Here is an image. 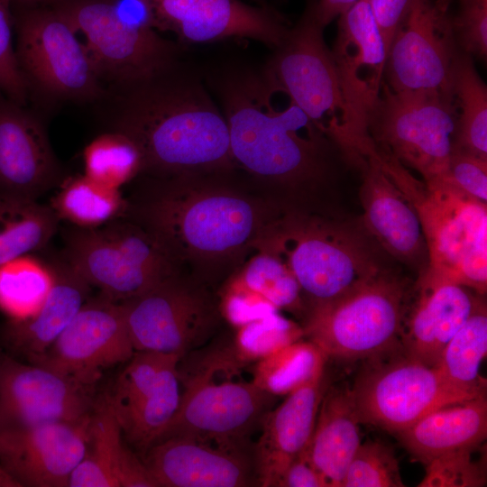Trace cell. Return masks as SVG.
Returning a JSON list of instances; mask_svg holds the SVG:
<instances>
[{
	"label": "cell",
	"mask_w": 487,
	"mask_h": 487,
	"mask_svg": "<svg viewBox=\"0 0 487 487\" xmlns=\"http://www.w3.org/2000/svg\"><path fill=\"white\" fill-rule=\"evenodd\" d=\"M113 87L111 130L136 144L142 171L168 179L236 166L223 112L200 79L178 61L150 77Z\"/></svg>",
	"instance_id": "cell-1"
},
{
	"label": "cell",
	"mask_w": 487,
	"mask_h": 487,
	"mask_svg": "<svg viewBox=\"0 0 487 487\" xmlns=\"http://www.w3.org/2000/svg\"><path fill=\"white\" fill-rule=\"evenodd\" d=\"M216 89L236 166L290 186L325 176L329 148L336 146L288 96L280 106V91L262 70L226 73Z\"/></svg>",
	"instance_id": "cell-2"
},
{
	"label": "cell",
	"mask_w": 487,
	"mask_h": 487,
	"mask_svg": "<svg viewBox=\"0 0 487 487\" xmlns=\"http://www.w3.org/2000/svg\"><path fill=\"white\" fill-rule=\"evenodd\" d=\"M133 208L136 223L150 232L179 265L232 262L256 247L278 216L265 205L223 187L168 178Z\"/></svg>",
	"instance_id": "cell-3"
},
{
	"label": "cell",
	"mask_w": 487,
	"mask_h": 487,
	"mask_svg": "<svg viewBox=\"0 0 487 487\" xmlns=\"http://www.w3.org/2000/svg\"><path fill=\"white\" fill-rule=\"evenodd\" d=\"M386 174L414 207L427 250L426 272L436 280L487 289V205L449 179L424 181L392 157L375 151Z\"/></svg>",
	"instance_id": "cell-4"
},
{
	"label": "cell",
	"mask_w": 487,
	"mask_h": 487,
	"mask_svg": "<svg viewBox=\"0 0 487 487\" xmlns=\"http://www.w3.org/2000/svg\"><path fill=\"white\" fill-rule=\"evenodd\" d=\"M367 234L345 222L289 212L276 216L256 250L283 260L308 310L348 294L384 268Z\"/></svg>",
	"instance_id": "cell-5"
},
{
	"label": "cell",
	"mask_w": 487,
	"mask_h": 487,
	"mask_svg": "<svg viewBox=\"0 0 487 487\" xmlns=\"http://www.w3.org/2000/svg\"><path fill=\"white\" fill-rule=\"evenodd\" d=\"M315 4L289 32L262 69L269 81L297 105L359 167L372 146L359 132L345 99Z\"/></svg>",
	"instance_id": "cell-6"
},
{
	"label": "cell",
	"mask_w": 487,
	"mask_h": 487,
	"mask_svg": "<svg viewBox=\"0 0 487 487\" xmlns=\"http://www.w3.org/2000/svg\"><path fill=\"white\" fill-rule=\"evenodd\" d=\"M409 281L388 268L348 294L308 308L304 337L327 358L372 360L400 351Z\"/></svg>",
	"instance_id": "cell-7"
},
{
	"label": "cell",
	"mask_w": 487,
	"mask_h": 487,
	"mask_svg": "<svg viewBox=\"0 0 487 487\" xmlns=\"http://www.w3.org/2000/svg\"><path fill=\"white\" fill-rule=\"evenodd\" d=\"M14 6L15 55L30 96L76 102L106 96L86 45L65 16L51 5Z\"/></svg>",
	"instance_id": "cell-8"
},
{
	"label": "cell",
	"mask_w": 487,
	"mask_h": 487,
	"mask_svg": "<svg viewBox=\"0 0 487 487\" xmlns=\"http://www.w3.org/2000/svg\"><path fill=\"white\" fill-rule=\"evenodd\" d=\"M62 257L108 299L124 302L179 272V264L138 223L118 218L96 228L73 227Z\"/></svg>",
	"instance_id": "cell-9"
},
{
	"label": "cell",
	"mask_w": 487,
	"mask_h": 487,
	"mask_svg": "<svg viewBox=\"0 0 487 487\" xmlns=\"http://www.w3.org/2000/svg\"><path fill=\"white\" fill-rule=\"evenodd\" d=\"M456 124L453 96L394 92L383 83L367 133L376 151L427 181L448 176Z\"/></svg>",
	"instance_id": "cell-10"
},
{
	"label": "cell",
	"mask_w": 487,
	"mask_h": 487,
	"mask_svg": "<svg viewBox=\"0 0 487 487\" xmlns=\"http://www.w3.org/2000/svg\"><path fill=\"white\" fill-rule=\"evenodd\" d=\"M351 390L362 424L396 434L440 407L475 398L450 384L436 366L400 351L368 360Z\"/></svg>",
	"instance_id": "cell-11"
},
{
	"label": "cell",
	"mask_w": 487,
	"mask_h": 487,
	"mask_svg": "<svg viewBox=\"0 0 487 487\" xmlns=\"http://www.w3.org/2000/svg\"><path fill=\"white\" fill-rule=\"evenodd\" d=\"M52 5L86 39L105 82L119 86L154 75L176 63L178 46L156 29L122 16L110 0H54Z\"/></svg>",
	"instance_id": "cell-12"
},
{
	"label": "cell",
	"mask_w": 487,
	"mask_h": 487,
	"mask_svg": "<svg viewBox=\"0 0 487 487\" xmlns=\"http://www.w3.org/2000/svg\"><path fill=\"white\" fill-rule=\"evenodd\" d=\"M123 303L134 351L182 357L212 336L221 316L207 289L179 272Z\"/></svg>",
	"instance_id": "cell-13"
},
{
	"label": "cell",
	"mask_w": 487,
	"mask_h": 487,
	"mask_svg": "<svg viewBox=\"0 0 487 487\" xmlns=\"http://www.w3.org/2000/svg\"><path fill=\"white\" fill-rule=\"evenodd\" d=\"M180 380L185 390L178 410L157 441L183 436L246 449L249 436L276 398L252 381L217 382L201 372Z\"/></svg>",
	"instance_id": "cell-14"
},
{
	"label": "cell",
	"mask_w": 487,
	"mask_h": 487,
	"mask_svg": "<svg viewBox=\"0 0 487 487\" xmlns=\"http://www.w3.org/2000/svg\"><path fill=\"white\" fill-rule=\"evenodd\" d=\"M459 51L447 12L435 0H413L391 42L383 83L394 92L452 96V70Z\"/></svg>",
	"instance_id": "cell-15"
},
{
	"label": "cell",
	"mask_w": 487,
	"mask_h": 487,
	"mask_svg": "<svg viewBox=\"0 0 487 487\" xmlns=\"http://www.w3.org/2000/svg\"><path fill=\"white\" fill-rule=\"evenodd\" d=\"M134 353L123 302L89 298L50 348L32 363L95 387L104 372Z\"/></svg>",
	"instance_id": "cell-16"
},
{
	"label": "cell",
	"mask_w": 487,
	"mask_h": 487,
	"mask_svg": "<svg viewBox=\"0 0 487 487\" xmlns=\"http://www.w3.org/2000/svg\"><path fill=\"white\" fill-rule=\"evenodd\" d=\"M95 387L0 353V430L89 417Z\"/></svg>",
	"instance_id": "cell-17"
},
{
	"label": "cell",
	"mask_w": 487,
	"mask_h": 487,
	"mask_svg": "<svg viewBox=\"0 0 487 487\" xmlns=\"http://www.w3.org/2000/svg\"><path fill=\"white\" fill-rule=\"evenodd\" d=\"M91 415L0 430V465L21 487H69L87 451Z\"/></svg>",
	"instance_id": "cell-18"
},
{
	"label": "cell",
	"mask_w": 487,
	"mask_h": 487,
	"mask_svg": "<svg viewBox=\"0 0 487 487\" xmlns=\"http://www.w3.org/2000/svg\"><path fill=\"white\" fill-rule=\"evenodd\" d=\"M157 31L188 43L247 38L276 49L289 27L271 10L241 0H152Z\"/></svg>",
	"instance_id": "cell-19"
},
{
	"label": "cell",
	"mask_w": 487,
	"mask_h": 487,
	"mask_svg": "<svg viewBox=\"0 0 487 487\" xmlns=\"http://www.w3.org/2000/svg\"><path fill=\"white\" fill-rule=\"evenodd\" d=\"M338 18L331 50L334 65L356 126L364 138L370 139L367 122L384 81V41L369 0H359Z\"/></svg>",
	"instance_id": "cell-20"
},
{
	"label": "cell",
	"mask_w": 487,
	"mask_h": 487,
	"mask_svg": "<svg viewBox=\"0 0 487 487\" xmlns=\"http://www.w3.org/2000/svg\"><path fill=\"white\" fill-rule=\"evenodd\" d=\"M143 460L156 487H245L257 483L253 455L183 436L152 444Z\"/></svg>",
	"instance_id": "cell-21"
},
{
	"label": "cell",
	"mask_w": 487,
	"mask_h": 487,
	"mask_svg": "<svg viewBox=\"0 0 487 487\" xmlns=\"http://www.w3.org/2000/svg\"><path fill=\"white\" fill-rule=\"evenodd\" d=\"M0 92V193L32 199L60 183V165L40 117Z\"/></svg>",
	"instance_id": "cell-22"
},
{
	"label": "cell",
	"mask_w": 487,
	"mask_h": 487,
	"mask_svg": "<svg viewBox=\"0 0 487 487\" xmlns=\"http://www.w3.org/2000/svg\"><path fill=\"white\" fill-rule=\"evenodd\" d=\"M473 292L467 287L436 280L424 270L420 271L403 314L400 352L436 366L445 346L482 297Z\"/></svg>",
	"instance_id": "cell-23"
},
{
	"label": "cell",
	"mask_w": 487,
	"mask_h": 487,
	"mask_svg": "<svg viewBox=\"0 0 487 487\" xmlns=\"http://www.w3.org/2000/svg\"><path fill=\"white\" fill-rule=\"evenodd\" d=\"M359 169L364 229L389 254L422 271L427 250L414 207L382 170L374 148Z\"/></svg>",
	"instance_id": "cell-24"
},
{
	"label": "cell",
	"mask_w": 487,
	"mask_h": 487,
	"mask_svg": "<svg viewBox=\"0 0 487 487\" xmlns=\"http://www.w3.org/2000/svg\"><path fill=\"white\" fill-rule=\"evenodd\" d=\"M325 375L288 394L262 419V433L253 448L259 486L277 487L289 464L308 448L328 385Z\"/></svg>",
	"instance_id": "cell-25"
},
{
	"label": "cell",
	"mask_w": 487,
	"mask_h": 487,
	"mask_svg": "<svg viewBox=\"0 0 487 487\" xmlns=\"http://www.w3.org/2000/svg\"><path fill=\"white\" fill-rule=\"evenodd\" d=\"M52 286L32 316L8 319L3 339L7 348L29 363L43 354L90 298L91 286L62 257L48 263Z\"/></svg>",
	"instance_id": "cell-26"
},
{
	"label": "cell",
	"mask_w": 487,
	"mask_h": 487,
	"mask_svg": "<svg viewBox=\"0 0 487 487\" xmlns=\"http://www.w3.org/2000/svg\"><path fill=\"white\" fill-rule=\"evenodd\" d=\"M107 393L96 400L85 455L69 487H156L146 465L126 446Z\"/></svg>",
	"instance_id": "cell-27"
},
{
	"label": "cell",
	"mask_w": 487,
	"mask_h": 487,
	"mask_svg": "<svg viewBox=\"0 0 487 487\" xmlns=\"http://www.w3.org/2000/svg\"><path fill=\"white\" fill-rule=\"evenodd\" d=\"M424 464L440 455L482 446L487 437V398L481 395L440 407L397 433Z\"/></svg>",
	"instance_id": "cell-28"
},
{
	"label": "cell",
	"mask_w": 487,
	"mask_h": 487,
	"mask_svg": "<svg viewBox=\"0 0 487 487\" xmlns=\"http://www.w3.org/2000/svg\"><path fill=\"white\" fill-rule=\"evenodd\" d=\"M361 424L351 387L328 384L320 401L314 431L305 453L329 487H341L361 444Z\"/></svg>",
	"instance_id": "cell-29"
},
{
	"label": "cell",
	"mask_w": 487,
	"mask_h": 487,
	"mask_svg": "<svg viewBox=\"0 0 487 487\" xmlns=\"http://www.w3.org/2000/svg\"><path fill=\"white\" fill-rule=\"evenodd\" d=\"M60 219L50 206L0 193V266L43 249Z\"/></svg>",
	"instance_id": "cell-30"
},
{
	"label": "cell",
	"mask_w": 487,
	"mask_h": 487,
	"mask_svg": "<svg viewBox=\"0 0 487 487\" xmlns=\"http://www.w3.org/2000/svg\"><path fill=\"white\" fill-rule=\"evenodd\" d=\"M451 92L457 113L454 149L487 160V87L472 57L461 51L453 66Z\"/></svg>",
	"instance_id": "cell-31"
},
{
	"label": "cell",
	"mask_w": 487,
	"mask_h": 487,
	"mask_svg": "<svg viewBox=\"0 0 487 487\" xmlns=\"http://www.w3.org/2000/svg\"><path fill=\"white\" fill-rule=\"evenodd\" d=\"M487 354V309L479 299L471 316L445 346L436 365L454 387L473 397L486 395V381L480 375Z\"/></svg>",
	"instance_id": "cell-32"
},
{
	"label": "cell",
	"mask_w": 487,
	"mask_h": 487,
	"mask_svg": "<svg viewBox=\"0 0 487 487\" xmlns=\"http://www.w3.org/2000/svg\"><path fill=\"white\" fill-rule=\"evenodd\" d=\"M181 358H175L166 366L155 387L139 403L116 417L125 441L138 450L145 452L154 444L178 410Z\"/></svg>",
	"instance_id": "cell-33"
},
{
	"label": "cell",
	"mask_w": 487,
	"mask_h": 487,
	"mask_svg": "<svg viewBox=\"0 0 487 487\" xmlns=\"http://www.w3.org/2000/svg\"><path fill=\"white\" fill-rule=\"evenodd\" d=\"M50 207L60 220L78 228L103 226L121 218L128 209L120 189L103 185L84 174L63 182Z\"/></svg>",
	"instance_id": "cell-34"
},
{
	"label": "cell",
	"mask_w": 487,
	"mask_h": 487,
	"mask_svg": "<svg viewBox=\"0 0 487 487\" xmlns=\"http://www.w3.org/2000/svg\"><path fill=\"white\" fill-rule=\"evenodd\" d=\"M328 360L310 340H298L254 363L252 381L267 393L287 396L325 373Z\"/></svg>",
	"instance_id": "cell-35"
},
{
	"label": "cell",
	"mask_w": 487,
	"mask_h": 487,
	"mask_svg": "<svg viewBox=\"0 0 487 487\" xmlns=\"http://www.w3.org/2000/svg\"><path fill=\"white\" fill-rule=\"evenodd\" d=\"M230 347L214 352L222 365L230 372L271 354L304 337L301 326L282 316L280 311L236 328Z\"/></svg>",
	"instance_id": "cell-36"
},
{
	"label": "cell",
	"mask_w": 487,
	"mask_h": 487,
	"mask_svg": "<svg viewBox=\"0 0 487 487\" xmlns=\"http://www.w3.org/2000/svg\"><path fill=\"white\" fill-rule=\"evenodd\" d=\"M28 256L0 266V310L8 319H23L34 314L52 286L49 265Z\"/></svg>",
	"instance_id": "cell-37"
},
{
	"label": "cell",
	"mask_w": 487,
	"mask_h": 487,
	"mask_svg": "<svg viewBox=\"0 0 487 487\" xmlns=\"http://www.w3.org/2000/svg\"><path fill=\"white\" fill-rule=\"evenodd\" d=\"M84 175L111 188H120L142 172V158L125 134L111 130L91 141L83 152Z\"/></svg>",
	"instance_id": "cell-38"
},
{
	"label": "cell",
	"mask_w": 487,
	"mask_h": 487,
	"mask_svg": "<svg viewBox=\"0 0 487 487\" xmlns=\"http://www.w3.org/2000/svg\"><path fill=\"white\" fill-rule=\"evenodd\" d=\"M234 278L263 297L280 311L306 315L307 307L299 282L277 254L258 251Z\"/></svg>",
	"instance_id": "cell-39"
},
{
	"label": "cell",
	"mask_w": 487,
	"mask_h": 487,
	"mask_svg": "<svg viewBox=\"0 0 487 487\" xmlns=\"http://www.w3.org/2000/svg\"><path fill=\"white\" fill-rule=\"evenodd\" d=\"M177 354L134 351L119 374L112 392H107L116 417L139 403L157 384L166 366Z\"/></svg>",
	"instance_id": "cell-40"
},
{
	"label": "cell",
	"mask_w": 487,
	"mask_h": 487,
	"mask_svg": "<svg viewBox=\"0 0 487 487\" xmlns=\"http://www.w3.org/2000/svg\"><path fill=\"white\" fill-rule=\"evenodd\" d=\"M405 486L394 450L379 440L361 442L345 472L341 487Z\"/></svg>",
	"instance_id": "cell-41"
},
{
	"label": "cell",
	"mask_w": 487,
	"mask_h": 487,
	"mask_svg": "<svg viewBox=\"0 0 487 487\" xmlns=\"http://www.w3.org/2000/svg\"><path fill=\"white\" fill-rule=\"evenodd\" d=\"M465 448L436 457L427 464L419 487H482L486 485V454L474 459L477 448Z\"/></svg>",
	"instance_id": "cell-42"
},
{
	"label": "cell",
	"mask_w": 487,
	"mask_h": 487,
	"mask_svg": "<svg viewBox=\"0 0 487 487\" xmlns=\"http://www.w3.org/2000/svg\"><path fill=\"white\" fill-rule=\"evenodd\" d=\"M451 24L458 49L471 57L486 60L487 0H459Z\"/></svg>",
	"instance_id": "cell-43"
},
{
	"label": "cell",
	"mask_w": 487,
	"mask_h": 487,
	"mask_svg": "<svg viewBox=\"0 0 487 487\" xmlns=\"http://www.w3.org/2000/svg\"><path fill=\"white\" fill-rule=\"evenodd\" d=\"M13 27L11 7L0 0V92L13 101L26 106L30 92L17 63Z\"/></svg>",
	"instance_id": "cell-44"
},
{
	"label": "cell",
	"mask_w": 487,
	"mask_h": 487,
	"mask_svg": "<svg viewBox=\"0 0 487 487\" xmlns=\"http://www.w3.org/2000/svg\"><path fill=\"white\" fill-rule=\"evenodd\" d=\"M218 308L220 315L235 328L280 311L234 277L222 290Z\"/></svg>",
	"instance_id": "cell-45"
},
{
	"label": "cell",
	"mask_w": 487,
	"mask_h": 487,
	"mask_svg": "<svg viewBox=\"0 0 487 487\" xmlns=\"http://www.w3.org/2000/svg\"><path fill=\"white\" fill-rule=\"evenodd\" d=\"M448 179L468 195L487 202V160L453 149Z\"/></svg>",
	"instance_id": "cell-46"
},
{
	"label": "cell",
	"mask_w": 487,
	"mask_h": 487,
	"mask_svg": "<svg viewBox=\"0 0 487 487\" xmlns=\"http://www.w3.org/2000/svg\"><path fill=\"white\" fill-rule=\"evenodd\" d=\"M413 0H369L370 7L382 36L386 57L393 36L408 14Z\"/></svg>",
	"instance_id": "cell-47"
},
{
	"label": "cell",
	"mask_w": 487,
	"mask_h": 487,
	"mask_svg": "<svg viewBox=\"0 0 487 487\" xmlns=\"http://www.w3.org/2000/svg\"><path fill=\"white\" fill-rule=\"evenodd\" d=\"M277 487H329V485L309 462L304 451L289 464Z\"/></svg>",
	"instance_id": "cell-48"
},
{
	"label": "cell",
	"mask_w": 487,
	"mask_h": 487,
	"mask_svg": "<svg viewBox=\"0 0 487 487\" xmlns=\"http://www.w3.org/2000/svg\"><path fill=\"white\" fill-rule=\"evenodd\" d=\"M359 0H317L315 3L317 18L323 27L350 9Z\"/></svg>",
	"instance_id": "cell-49"
},
{
	"label": "cell",
	"mask_w": 487,
	"mask_h": 487,
	"mask_svg": "<svg viewBox=\"0 0 487 487\" xmlns=\"http://www.w3.org/2000/svg\"><path fill=\"white\" fill-rule=\"evenodd\" d=\"M0 487H21L6 471L0 465Z\"/></svg>",
	"instance_id": "cell-50"
},
{
	"label": "cell",
	"mask_w": 487,
	"mask_h": 487,
	"mask_svg": "<svg viewBox=\"0 0 487 487\" xmlns=\"http://www.w3.org/2000/svg\"><path fill=\"white\" fill-rule=\"evenodd\" d=\"M10 7L16 5H39L42 3H51L54 0H3Z\"/></svg>",
	"instance_id": "cell-51"
},
{
	"label": "cell",
	"mask_w": 487,
	"mask_h": 487,
	"mask_svg": "<svg viewBox=\"0 0 487 487\" xmlns=\"http://www.w3.org/2000/svg\"><path fill=\"white\" fill-rule=\"evenodd\" d=\"M435 2L441 10L447 12L450 0H435Z\"/></svg>",
	"instance_id": "cell-52"
}]
</instances>
